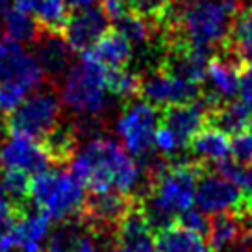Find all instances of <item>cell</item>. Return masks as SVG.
Returning a JSON list of instances; mask_svg holds the SVG:
<instances>
[{"label":"cell","mask_w":252,"mask_h":252,"mask_svg":"<svg viewBox=\"0 0 252 252\" xmlns=\"http://www.w3.org/2000/svg\"><path fill=\"white\" fill-rule=\"evenodd\" d=\"M24 212L26 210L17 206L13 200H9L6 197L0 198V243L8 239Z\"/></svg>","instance_id":"4dcf8cb0"},{"label":"cell","mask_w":252,"mask_h":252,"mask_svg":"<svg viewBox=\"0 0 252 252\" xmlns=\"http://www.w3.org/2000/svg\"><path fill=\"white\" fill-rule=\"evenodd\" d=\"M50 217L43 212L23 213L13 232L0 247L6 251L15 247L19 252H45V241L50 234Z\"/></svg>","instance_id":"e0dca14e"},{"label":"cell","mask_w":252,"mask_h":252,"mask_svg":"<svg viewBox=\"0 0 252 252\" xmlns=\"http://www.w3.org/2000/svg\"><path fill=\"white\" fill-rule=\"evenodd\" d=\"M72 54L74 50L60 32L43 30L35 41V58L45 72V78L50 80V86H56V82L71 69Z\"/></svg>","instance_id":"9a60e30c"},{"label":"cell","mask_w":252,"mask_h":252,"mask_svg":"<svg viewBox=\"0 0 252 252\" xmlns=\"http://www.w3.org/2000/svg\"><path fill=\"white\" fill-rule=\"evenodd\" d=\"M113 23H115V30L121 32L132 45H137V47H143L145 43H149L154 37V33L159 32V28L152 21L135 11H128L126 15L119 17Z\"/></svg>","instance_id":"484cf974"},{"label":"cell","mask_w":252,"mask_h":252,"mask_svg":"<svg viewBox=\"0 0 252 252\" xmlns=\"http://www.w3.org/2000/svg\"><path fill=\"white\" fill-rule=\"evenodd\" d=\"M243 219L234 212L213 213L210 217L208 243L213 252H224L226 249L239 243L243 237Z\"/></svg>","instance_id":"7402d4cb"},{"label":"cell","mask_w":252,"mask_h":252,"mask_svg":"<svg viewBox=\"0 0 252 252\" xmlns=\"http://www.w3.org/2000/svg\"><path fill=\"white\" fill-rule=\"evenodd\" d=\"M110 21L111 19L104 11L102 6L74 9L72 15H69L67 19V24L62 33L74 52L86 54L110 30Z\"/></svg>","instance_id":"8fae6325"},{"label":"cell","mask_w":252,"mask_h":252,"mask_svg":"<svg viewBox=\"0 0 252 252\" xmlns=\"http://www.w3.org/2000/svg\"><path fill=\"white\" fill-rule=\"evenodd\" d=\"M158 252H213L202 234L180 226L178 222L156 232Z\"/></svg>","instance_id":"44dd1931"},{"label":"cell","mask_w":252,"mask_h":252,"mask_svg":"<svg viewBox=\"0 0 252 252\" xmlns=\"http://www.w3.org/2000/svg\"><path fill=\"white\" fill-rule=\"evenodd\" d=\"M86 56L100 63L104 69H123L132 58V43L121 32L108 30Z\"/></svg>","instance_id":"ac0fdd59"},{"label":"cell","mask_w":252,"mask_h":252,"mask_svg":"<svg viewBox=\"0 0 252 252\" xmlns=\"http://www.w3.org/2000/svg\"><path fill=\"white\" fill-rule=\"evenodd\" d=\"M2 19H4V28L8 32V35L11 39H17L21 43H35L37 37L41 35V24L37 23V19L26 13L19 8H6L2 11Z\"/></svg>","instance_id":"603a6c76"},{"label":"cell","mask_w":252,"mask_h":252,"mask_svg":"<svg viewBox=\"0 0 252 252\" xmlns=\"http://www.w3.org/2000/svg\"><path fill=\"white\" fill-rule=\"evenodd\" d=\"M43 145H45V149L50 154L54 163H71V159L76 154L78 135H76L74 126H71V128L58 126L43 139Z\"/></svg>","instance_id":"d4e9b609"},{"label":"cell","mask_w":252,"mask_h":252,"mask_svg":"<svg viewBox=\"0 0 252 252\" xmlns=\"http://www.w3.org/2000/svg\"><path fill=\"white\" fill-rule=\"evenodd\" d=\"M30 91L32 89H28L23 84L2 82L0 84V113H8L9 115L11 111H15L23 104V100Z\"/></svg>","instance_id":"f546056e"},{"label":"cell","mask_w":252,"mask_h":252,"mask_svg":"<svg viewBox=\"0 0 252 252\" xmlns=\"http://www.w3.org/2000/svg\"><path fill=\"white\" fill-rule=\"evenodd\" d=\"M0 163H2V159H0Z\"/></svg>","instance_id":"ee69618b"},{"label":"cell","mask_w":252,"mask_h":252,"mask_svg":"<svg viewBox=\"0 0 252 252\" xmlns=\"http://www.w3.org/2000/svg\"><path fill=\"white\" fill-rule=\"evenodd\" d=\"M82 220L65 219L60 220V224L54 228L52 234H48V241L45 245V252H76L78 241L82 237Z\"/></svg>","instance_id":"4316f807"},{"label":"cell","mask_w":252,"mask_h":252,"mask_svg":"<svg viewBox=\"0 0 252 252\" xmlns=\"http://www.w3.org/2000/svg\"><path fill=\"white\" fill-rule=\"evenodd\" d=\"M197 206L208 215L220 212H234L243 217L252 210V200L241 186L226 180L219 173H208L200 176L197 186Z\"/></svg>","instance_id":"9c48e42d"},{"label":"cell","mask_w":252,"mask_h":252,"mask_svg":"<svg viewBox=\"0 0 252 252\" xmlns=\"http://www.w3.org/2000/svg\"><path fill=\"white\" fill-rule=\"evenodd\" d=\"M215 173H219L220 176H224L226 180L234 182L237 186L245 188L249 169H245L243 163H239L234 158H226V159H222L219 163H215Z\"/></svg>","instance_id":"836d02e7"},{"label":"cell","mask_w":252,"mask_h":252,"mask_svg":"<svg viewBox=\"0 0 252 252\" xmlns=\"http://www.w3.org/2000/svg\"><path fill=\"white\" fill-rule=\"evenodd\" d=\"M0 252H6V251H4V249H2V247H0Z\"/></svg>","instance_id":"b9f144b4"},{"label":"cell","mask_w":252,"mask_h":252,"mask_svg":"<svg viewBox=\"0 0 252 252\" xmlns=\"http://www.w3.org/2000/svg\"><path fill=\"white\" fill-rule=\"evenodd\" d=\"M0 35H2V28H0Z\"/></svg>","instance_id":"7bdbcfd3"},{"label":"cell","mask_w":252,"mask_h":252,"mask_svg":"<svg viewBox=\"0 0 252 252\" xmlns=\"http://www.w3.org/2000/svg\"><path fill=\"white\" fill-rule=\"evenodd\" d=\"M232 158L243 165H252V130H245L241 134L234 135Z\"/></svg>","instance_id":"e575fe53"},{"label":"cell","mask_w":252,"mask_h":252,"mask_svg":"<svg viewBox=\"0 0 252 252\" xmlns=\"http://www.w3.org/2000/svg\"><path fill=\"white\" fill-rule=\"evenodd\" d=\"M141 84L143 78L135 72L128 71L126 67L123 69H106V86L108 91L113 96L119 98H135L141 94Z\"/></svg>","instance_id":"83f0119b"},{"label":"cell","mask_w":252,"mask_h":252,"mask_svg":"<svg viewBox=\"0 0 252 252\" xmlns=\"http://www.w3.org/2000/svg\"><path fill=\"white\" fill-rule=\"evenodd\" d=\"M161 111L150 102L128 104L117 121V134L132 156H147L154 147Z\"/></svg>","instance_id":"ba28073f"},{"label":"cell","mask_w":252,"mask_h":252,"mask_svg":"<svg viewBox=\"0 0 252 252\" xmlns=\"http://www.w3.org/2000/svg\"><path fill=\"white\" fill-rule=\"evenodd\" d=\"M141 96L147 98V102L154 106H173V104H188L195 102L202 96L200 86H195L191 82L173 76L163 69L152 72L147 78H143Z\"/></svg>","instance_id":"5bb4252c"},{"label":"cell","mask_w":252,"mask_h":252,"mask_svg":"<svg viewBox=\"0 0 252 252\" xmlns=\"http://www.w3.org/2000/svg\"><path fill=\"white\" fill-rule=\"evenodd\" d=\"M188 149L191 150L193 156H197L198 161L213 163V165L232 156V143H230L228 135L210 125L204 126L189 141Z\"/></svg>","instance_id":"d6986e66"},{"label":"cell","mask_w":252,"mask_h":252,"mask_svg":"<svg viewBox=\"0 0 252 252\" xmlns=\"http://www.w3.org/2000/svg\"><path fill=\"white\" fill-rule=\"evenodd\" d=\"M71 173L91 191L117 189L132 195L143 180V169L132 154L110 137H94L76 150Z\"/></svg>","instance_id":"6da1fadb"},{"label":"cell","mask_w":252,"mask_h":252,"mask_svg":"<svg viewBox=\"0 0 252 252\" xmlns=\"http://www.w3.org/2000/svg\"><path fill=\"white\" fill-rule=\"evenodd\" d=\"M241 60L252 65V8H243L234 21L228 41L222 45Z\"/></svg>","instance_id":"cb8c5ba5"},{"label":"cell","mask_w":252,"mask_h":252,"mask_svg":"<svg viewBox=\"0 0 252 252\" xmlns=\"http://www.w3.org/2000/svg\"><path fill=\"white\" fill-rule=\"evenodd\" d=\"M62 102L80 115H100L110 104L106 69L89 56L82 54V60L72 63L63 76Z\"/></svg>","instance_id":"277c9868"},{"label":"cell","mask_w":252,"mask_h":252,"mask_svg":"<svg viewBox=\"0 0 252 252\" xmlns=\"http://www.w3.org/2000/svg\"><path fill=\"white\" fill-rule=\"evenodd\" d=\"M154 145H156V149L159 150L163 156L171 158V159H173V156L178 150L184 149V145H182L180 139L176 137V134H174L171 128H167L165 125H161V123H159V126H158V130H156V135H154Z\"/></svg>","instance_id":"d6a6232c"},{"label":"cell","mask_w":252,"mask_h":252,"mask_svg":"<svg viewBox=\"0 0 252 252\" xmlns=\"http://www.w3.org/2000/svg\"><path fill=\"white\" fill-rule=\"evenodd\" d=\"M243 8V0H195L178 6L165 28L167 39L212 52L228 41L234 21Z\"/></svg>","instance_id":"7a4b0ae2"},{"label":"cell","mask_w":252,"mask_h":252,"mask_svg":"<svg viewBox=\"0 0 252 252\" xmlns=\"http://www.w3.org/2000/svg\"><path fill=\"white\" fill-rule=\"evenodd\" d=\"M45 80L37 58L21 45V41L6 37L0 39V84L17 82L28 89L39 87Z\"/></svg>","instance_id":"30bf717a"},{"label":"cell","mask_w":252,"mask_h":252,"mask_svg":"<svg viewBox=\"0 0 252 252\" xmlns=\"http://www.w3.org/2000/svg\"><path fill=\"white\" fill-rule=\"evenodd\" d=\"M220 48L222 50L219 54L212 56V60L208 63L206 78L210 80V86L213 89V93L210 94L220 102H226L239 93V76L245 63L226 47Z\"/></svg>","instance_id":"2e32d148"},{"label":"cell","mask_w":252,"mask_h":252,"mask_svg":"<svg viewBox=\"0 0 252 252\" xmlns=\"http://www.w3.org/2000/svg\"><path fill=\"white\" fill-rule=\"evenodd\" d=\"M69 9H84V8H91V6H96L98 0H65Z\"/></svg>","instance_id":"8d00e7d4"},{"label":"cell","mask_w":252,"mask_h":252,"mask_svg":"<svg viewBox=\"0 0 252 252\" xmlns=\"http://www.w3.org/2000/svg\"><path fill=\"white\" fill-rule=\"evenodd\" d=\"M206 171L202 161H174L152 186L147 197L161 206L169 213L178 215L193 206L197 197V186Z\"/></svg>","instance_id":"5b68a950"},{"label":"cell","mask_w":252,"mask_h":252,"mask_svg":"<svg viewBox=\"0 0 252 252\" xmlns=\"http://www.w3.org/2000/svg\"><path fill=\"white\" fill-rule=\"evenodd\" d=\"M52 87L33 89V93L28 94V98H24L23 104L9 113V117L4 121L9 135H28L32 139L43 141L54 128H58L62 102Z\"/></svg>","instance_id":"8992f818"},{"label":"cell","mask_w":252,"mask_h":252,"mask_svg":"<svg viewBox=\"0 0 252 252\" xmlns=\"http://www.w3.org/2000/svg\"><path fill=\"white\" fill-rule=\"evenodd\" d=\"M2 184H4V189H6V195L9 197V200H13L21 208H26L32 188L30 174L23 173V171H15V169H6L2 174Z\"/></svg>","instance_id":"f1b7e54d"},{"label":"cell","mask_w":252,"mask_h":252,"mask_svg":"<svg viewBox=\"0 0 252 252\" xmlns=\"http://www.w3.org/2000/svg\"><path fill=\"white\" fill-rule=\"evenodd\" d=\"M180 6H188V4H191V2H195V0H176Z\"/></svg>","instance_id":"f35d334b"},{"label":"cell","mask_w":252,"mask_h":252,"mask_svg":"<svg viewBox=\"0 0 252 252\" xmlns=\"http://www.w3.org/2000/svg\"><path fill=\"white\" fill-rule=\"evenodd\" d=\"M132 195L121 193L117 189L91 191L86 197V202L78 213V219L87 230L100 236H115L117 226L130 208L135 204Z\"/></svg>","instance_id":"52a82bcc"},{"label":"cell","mask_w":252,"mask_h":252,"mask_svg":"<svg viewBox=\"0 0 252 252\" xmlns=\"http://www.w3.org/2000/svg\"><path fill=\"white\" fill-rule=\"evenodd\" d=\"M249 126H251V130H252V115H251V125H249Z\"/></svg>","instance_id":"60d3db41"},{"label":"cell","mask_w":252,"mask_h":252,"mask_svg":"<svg viewBox=\"0 0 252 252\" xmlns=\"http://www.w3.org/2000/svg\"><path fill=\"white\" fill-rule=\"evenodd\" d=\"M208 213H204L200 208H188L186 212H182L178 215V219L176 222L184 226V228L188 230H193V232H198V234H202V236H208V232H210V219L206 217Z\"/></svg>","instance_id":"1f68e13d"},{"label":"cell","mask_w":252,"mask_h":252,"mask_svg":"<svg viewBox=\"0 0 252 252\" xmlns=\"http://www.w3.org/2000/svg\"><path fill=\"white\" fill-rule=\"evenodd\" d=\"M6 197V189H4V184H2V178H0V198Z\"/></svg>","instance_id":"74e56055"},{"label":"cell","mask_w":252,"mask_h":252,"mask_svg":"<svg viewBox=\"0 0 252 252\" xmlns=\"http://www.w3.org/2000/svg\"><path fill=\"white\" fill-rule=\"evenodd\" d=\"M210 60L212 58L208 50L191 47L184 41L167 39V54L159 69L186 82H191L195 86H202V82L208 76Z\"/></svg>","instance_id":"7c38bea8"},{"label":"cell","mask_w":252,"mask_h":252,"mask_svg":"<svg viewBox=\"0 0 252 252\" xmlns=\"http://www.w3.org/2000/svg\"><path fill=\"white\" fill-rule=\"evenodd\" d=\"M102 237L104 236H100V234L86 230L80 237L76 252H106V247L102 245Z\"/></svg>","instance_id":"d590c367"},{"label":"cell","mask_w":252,"mask_h":252,"mask_svg":"<svg viewBox=\"0 0 252 252\" xmlns=\"http://www.w3.org/2000/svg\"><path fill=\"white\" fill-rule=\"evenodd\" d=\"M252 106L239 100L219 102L208 115V125L219 128L226 135H237L245 132L251 125Z\"/></svg>","instance_id":"ffe728a7"},{"label":"cell","mask_w":252,"mask_h":252,"mask_svg":"<svg viewBox=\"0 0 252 252\" xmlns=\"http://www.w3.org/2000/svg\"><path fill=\"white\" fill-rule=\"evenodd\" d=\"M0 159L6 169L23 171L26 174H37L48 171L54 165L52 158L47 152L43 141L32 139L28 135L11 134L9 139L2 145Z\"/></svg>","instance_id":"4fadbf2b"},{"label":"cell","mask_w":252,"mask_h":252,"mask_svg":"<svg viewBox=\"0 0 252 252\" xmlns=\"http://www.w3.org/2000/svg\"><path fill=\"white\" fill-rule=\"evenodd\" d=\"M134 2H135V0H128V4H130V9H132V6H134Z\"/></svg>","instance_id":"ab89813d"},{"label":"cell","mask_w":252,"mask_h":252,"mask_svg":"<svg viewBox=\"0 0 252 252\" xmlns=\"http://www.w3.org/2000/svg\"><path fill=\"white\" fill-rule=\"evenodd\" d=\"M86 186L71 173L48 169L32 176L30 198L50 219L65 220L78 217L86 202Z\"/></svg>","instance_id":"3957f363"}]
</instances>
